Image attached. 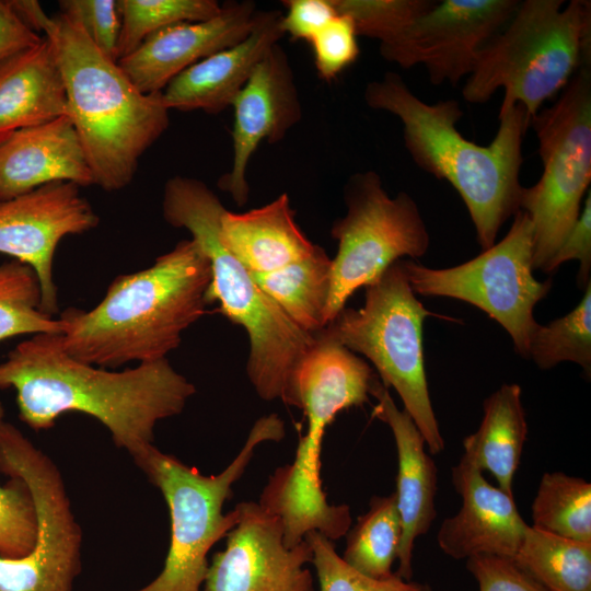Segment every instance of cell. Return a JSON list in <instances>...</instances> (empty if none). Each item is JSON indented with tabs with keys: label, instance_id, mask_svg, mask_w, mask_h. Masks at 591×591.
Returning a JSON list of instances; mask_svg holds the SVG:
<instances>
[{
	"label": "cell",
	"instance_id": "6da1fadb",
	"mask_svg": "<svg viewBox=\"0 0 591 591\" xmlns=\"http://www.w3.org/2000/svg\"><path fill=\"white\" fill-rule=\"evenodd\" d=\"M14 389L20 419L35 431L54 427L66 413L100 421L132 460L154 447L159 421L181 414L196 393L167 358L123 371L68 355L60 334H36L0 362V390Z\"/></svg>",
	"mask_w": 591,
	"mask_h": 591
},
{
	"label": "cell",
	"instance_id": "7a4b0ae2",
	"mask_svg": "<svg viewBox=\"0 0 591 591\" xmlns=\"http://www.w3.org/2000/svg\"><path fill=\"white\" fill-rule=\"evenodd\" d=\"M363 97L372 109L399 119L405 148L416 165L459 193L482 250L493 246L503 223L520 210L522 142L530 127L522 105L501 103L497 132L490 143L480 146L459 131L463 112L457 101L428 104L395 72L369 82Z\"/></svg>",
	"mask_w": 591,
	"mask_h": 591
},
{
	"label": "cell",
	"instance_id": "3957f363",
	"mask_svg": "<svg viewBox=\"0 0 591 591\" xmlns=\"http://www.w3.org/2000/svg\"><path fill=\"white\" fill-rule=\"evenodd\" d=\"M210 281L209 258L193 239L182 240L150 267L117 276L93 309L61 312L62 348L104 369L165 359L206 313Z\"/></svg>",
	"mask_w": 591,
	"mask_h": 591
},
{
	"label": "cell",
	"instance_id": "277c9868",
	"mask_svg": "<svg viewBox=\"0 0 591 591\" xmlns=\"http://www.w3.org/2000/svg\"><path fill=\"white\" fill-rule=\"evenodd\" d=\"M227 209L200 179L176 175L163 188L162 215L174 228H184L211 266L207 302L248 336V380L267 402H287L294 372L315 335L299 328L253 280L251 273L227 248L221 218Z\"/></svg>",
	"mask_w": 591,
	"mask_h": 591
},
{
	"label": "cell",
	"instance_id": "5b68a950",
	"mask_svg": "<svg viewBox=\"0 0 591 591\" xmlns=\"http://www.w3.org/2000/svg\"><path fill=\"white\" fill-rule=\"evenodd\" d=\"M54 47L71 118L95 185L115 192L128 186L142 154L170 124L162 92L146 94L116 61L103 55L62 13L44 36Z\"/></svg>",
	"mask_w": 591,
	"mask_h": 591
},
{
	"label": "cell",
	"instance_id": "8992f818",
	"mask_svg": "<svg viewBox=\"0 0 591 591\" xmlns=\"http://www.w3.org/2000/svg\"><path fill=\"white\" fill-rule=\"evenodd\" d=\"M525 0L480 49L462 95L486 103L499 89L502 103L522 105L530 119L590 63L591 4L586 0Z\"/></svg>",
	"mask_w": 591,
	"mask_h": 591
},
{
	"label": "cell",
	"instance_id": "52a82bcc",
	"mask_svg": "<svg viewBox=\"0 0 591 591\" xmlns=\"http://www.w3.org/2000/svg\"><path fill=\"white\" fill-rule=\"evenodd\" d=\"M283 437L285 425L279 416L259 418L232 462L219 474L209 476L155 445L134 460L161 491L171 521L170 546L161 572L134 591H204L208 553L227 537L239 519L236 508L225 514L222 511L233 495L232 486L244 474L260 443Z\"/></svg>",
	"mask_w": 591,
	"mask_h": 591
},
{
	"label": "cell",
	"instance_id": "ba28073f",
	"mask_svg": "<svg viewBox=\"0 0 591 591\" xmlns=\"http://www.w3.org/2000/svg\"><path fill=\"white\" fill-rule=\"evenodd\" d=\"M429 315L409 285L404 260L398 259L366 287L361 308L345 306L325 329L371 361L383 385L401 397L430 454H439L444 440L429 395L422 345V325Z\"/></svg>",
	"mask_w": 591,
	"mask_h": 591
},
{
	"label": "cell",
	"instance_id": "9c48e42d",
	"mask_svg": "<svg viewBox=\"0 0 591 591\" xmlns=\"http://www.w3.org/2000/svg\"><path fill=\"white\" fill-rule=\"evenodd\" d=\"M543 171L523 187L520 210L533 227V268L544 270L580 216L591 182V71L579 68L559 99L531 119Z\"/></svg>",
	"mask_w": 591,
	"mask_h": 591
},
{
	"label": "cell",
	"instance_id": "30bf717a",
	"mask_svg": "<svg viewBox=\"0 0 591 591\" xmlns=\"http://www.w3.org/2000/svg\"><path fill=\"white\" fill-rule=\"evenodd\" d=\"M346 213L331 229L337 241L332 259L326 326L362 287L378 280L396 260L417 259L430 237L416 201L405 192L391 197L374 171L352 174L344 187Z\"/></svg>",
	"mask_w": 591,
	"mask_h": 591
},
{
	"label": "cell",
	"instance_id": "8fae6325",
	"mask_svg": "<svg viewBox=\"0 0 591 591\" xmlns=\"http://www.w3.org/2000/svg\"><path fill=\"white\" fill-rule=\"evenodd\" d=\"M415 294L448 297L467 302L499 323L515 351L529 359L530 339L537 327L533 311L552 288V280L533 275V227L518 210L508 233L478 256L454 267L433 269L403 259Z\"/></svg>",
	"mask_w": 591,
	"mask_h": 591
},
{
	"label": "cell",
	"instance_id": "7c38bea8",
	"mask_svg": "<svg viewBox=\"0 0 591 591\" xmlns=\"http://www.w3.org/2000/svg\"><path fill=\"white\" fill-rule=\"evenodd\" d=\"M0 473L27 484L37 513L32 552L20 558L0 556V591H72L82 569V530L59 468L5 421L0 430Z\"/></svg>",
	"mask_w": 591,
	"mask_h": 591
},
{
	"label": "cell",
	"instance_id": "4fadbf2b",
	"mask_svg": "<svg viewBox=\"0 0 591 591\" xmlns=\"http://www.w3.org/2000/svg\"><path fill=\"white\" fill-rule=\"evenodd\" d=\"M520 1H434L393 40L380 44L383 59L408 69L425 67L434 85H456L480 49L507 24Z\"/></svg>",
	"mask_w": 591,
	"mask_h": 591
},
{
	"label": "cell",
	"instance_id": "5bb4252c",
	"mask_svg": "<svg viewBox=\"0 0 591 591\" xmlns=\"http://www.w3.org/2000/svg\"><path fill=\"white\" fill-rule=\"evenodd\" d=\"M376 380L372 368L325 328L315 334L294 372L286 403L301 409L306 419V431L289 464L296 477L305 482L321 478L326 428L340 412L369 403Z\"/></svg>",
	"mask_w": 591,
	"mask_h": 591
},
{
	"label": "cell",
	"instance_id": "9a60e30c",
	"mask_svg": "<svg viewBox=\"0 0 591 591\" xmlns=\"http://www.w3.org/2000/svg\"><path fill=\"white\" fill-rule=\"evenodd\" d=\"M235 508L237 522L224 548L212 556L204 591H314L306 540L289 548L276 515L254 501Z\"/></svg>",
	"mask_w": 591,
	"mask_h": 591
},
{
	"label": "cell",
	"instance_id": "2e32d148",
	"mask_svg": "<svg viewBox=\"0 0 591 591\" xmlns=\"http://www.w3.org/2000/svg\"><path fill=\"white\" fill-rule=\"evenodd\" d=\"M91 204L70 182H54L9 200L0 201V253L13 257L36 274L42 311L59 310L53 276L54 256L67 235L82 234L99 224Z\"/></svg>",
	"mask_w": 591,
	"mask_h": 591
},
{
	"label": "cell",
	"instance_id": "e0dca14e",
	"mask_svg": "<svg viewBox=\"0 0 591 591\" xmlns=\"http://www.w3.org/2000/svg\"><path fill=\"white\" fill-rule=\"evenodd\" d=\"M232 166L218 181L237 205L248 199L247 165L258 146L281 141L302 117L289 57L277 43L256 65L232 102Z\"/></svg>",
	"mask_w": 591,
	"mask_h": 591
},
{
	"label": "cell",
	"instance_id": "ac0fdd59",
	"mask_svg": "<svg viewBox=\"0 0 591 591\" xmlns=\"http://www.w3.org/2000/svg\"><path fill=\"white\" fill-rule=\"evenodd\" d=\"M256 12L251 0L227 1L209 20L182 22L151 34L117 63L141 92H162L190 66L245 38Z\"/></svg>",
	"mask_w": 591,
	"mask_h": 591
},
{
	"label": "cell",
	"instance_id": "d6986e66",
	"mask_svg": "<svg viewBox=\"0 0 591 591\" xmlns=\"http://www.w3.org/2000/svg\"><path fill=\"white\" fill-rule=\"evenodd\" d=\"M452 483L462 505L456 514L441 523L437 535L440 549L456 560L477 555L513 558L529 525L514 497L489 484L463 457L452 467Z\"/></svg>",
	"mask_w": 591,
	"mask_h": 591
},
{
	"label": "cell",
	"instance_id": "ffe728a7",
	"mask_svg": "<svg viewBox=\"0 0 591 591\" xmlns=\"http://www.w3.org/2000/svg\"><path fill=\"white\" fill-rule=\"evenodd\" d=\"M371 396L376 399L373 416L385 422L392 433L397 452L396 505L402 523L398 551L399 578H413V553L416 540L431 528L436 517L438 468L426 452V442L409 415L398 409L389 389L375 381Z\"/></svg>",
	"mask_w": 591,
	"mask_h": 591
},
{
	"label": "cell",
	"instance_id": "44dd1931",
	"mask_svg": "<svg viewBox=\"0 0 591 591\" xmlns=\"http://www.w3.org/2000/svg\"><path fill=\"white\" fill-rule=\"evenodd\" d=\"M54 182L95 185L69 116L16 130L0 141V201Z\"/></svg>",
	"mask_w": 591,
	"mask_h": 591
},
{
	"label": "cell",
	"instance_id": "7402d4cb",
	"mask_svg": "<svg viewBox=\"0 0 591 591\" xmlns=\"http://www.w3.org/2000/svg\"><path fill=\"white\" fill-rule=\"evenodd\" d=\"M279 11H257L250 34L176 76L162 91L169 109L218 114L232 105L266 51L285 35Z\"/></svg>",
	"mask_w": 591,
	"mask_h": 591
},
{
	"label": "cell",
	"instance_id": "603a6c76",
	"mask_svg": "<svg viewBox=\"0 0 591 591\" xmlns=\"http://www.w3.org/2000/svg\"><path fill=\"white\" fill-rule=\"evenodd\" d=\"M69 116L67 93L51 42L0 63V141L10 134Z\"/></svg>",
	"mask_w": 591,
	"mask_h": 591
},
{
	"label": "cell",
	"instance_id": "cb8c5ba5",
	"mask_svg": "<svg viewBox=\"0 0 591 591\" xmlns=\"http://www.w3.org/2000/svg\"><path fill=\"white\" fill-rule=\"evenodd\" d=\"M221 237L251 273H268L310 256L316 248L294 219L287 193L269 204L236 213L225 210Z\"/></svg>",
	"mask_w": 591,
	"mask_h": 591
},
{
	"label": "cell",
	"instance_id": "d4e9b609",
	"mask_svg": "<svg viewBox=\"0 0 591 591\" xmlns=\"http://www.w3.org/2000/svg\"><path fill=\"white\" fill-rule=\"evenodd\" d=\"M478 429L463 440V459L496 478L513 496L512 482L528 436L525 412L518 384H502L483 403Z\"/></svg>",
	"mask_w": 591,
	"mask_h": 591
},
{
	"label": "cell",
	"instance_id": "484cf974",
	"mask_svg": "<svg viewBox=\"0 0 591 591\" xmlns=\"http://www.w3.org/2000/svg\"><path fill=\"white\" fill-rule=\"evenodd\" d=\"M251 275L299 328L315 335L326 327L332 259L323 247L317 245L310 256L279 269Z\"/></svg>",
	"mask_w": 591,
	"mask_h": 591
},
{
	"label": "cell",
	"instance_id": "4316f807",
	"mask_svg": "<svg viewBox=\"0 0 591 591\" xmlns=\"http://www.w3.org/2000/svg\"><path fill=\"white\" fill-rule=\"evenodd\" d=\"M513 559L547 591H591V543L528 525Z\"/></svg>",
	"mask_w": 591,
	"mask_h": 591
},
{
	"label": "cell",
	"instance_id": "83f0119b",
	"mask_svg": "<svg viewBox=\"0 0 591 591\" xmlns=\"http://www.w3.org/2000/svg\"><path fill=\"white\" fill-rule=\"evenodd\" d=\"M341 558L358 572L373 579H389L398 558L402 523L395 493L374 496L369 509L346 533Z\"/></svg>",
	"mask_w": 591,
	"mask_h": 591
},
{
	"label": "cell",
	"instance_id": "f1b7e54d",
	"mask_svg": "<svg viewBox=\"0 0 591 591\" xmlns=\"http://www.w3.org/2000/svg\"><path fill=\"white\" fill-rule=\"evenodd\" d=\"M533 528L591 543V484L563 472L543 474L532 502Z\"/></svg>",
	"mask_w": 591,
	"mask_h": 591
},
{
	"label": "cell",
	"instance_id": "f546056e",
	"mask_svg": "<svg viewBox=\"0 0 591 591\" xmlns=\"http://www.w3.org/2000/svg\"><path fill=\"white\" fill-rule=\"evenodd\" d=\"M40 304L35 271L15 259L0 264V341L18 335L62 334L65 322L45 314Z\"/></svg>",
	"mask_w": 591,
	"mask_h": 591
},
{
	"label": "cell",
	"instance_id": "4dcf8cb0",
	"mask_svg": "<svg viewBox=\"0 0 591 591\" xmlns=\"http://www.w3.org/2000/svg\"><path fill=\"white\" fill-rule=\"evenodd\" d=\"M529 359L541 369H551L559 362L571 361L580 364L590 376L591 281L573 310L546 325H537L530 339Z\"/></svg>",
	"mask_w": 591,
	"mask_h": 591
},
{
	"label": "cell",
	"instance_id": "1f68e13d",
	"mask_svg": "<svg viewBox=\"0 0 591 591\" xmlns=\"http://www.w3.org/2000/svg\"><path fill=\"white\" fill-rule=\"evenodd\" d=\"M117 4L121 19L118 60L164 27L209 20L221 10L216 0H117Z\"/></svg>",
	"mask_w": 591,
	"mask_h": 591
},
{
	"label": "cell",
	"instance_id": "d6a6232c",
	"mask_svg": "<svg viewBox=\"0 0 591 591\" xmlns=\"http://www.w3.org/2000/svg\"><path fill=\"white\" fill-rule=\"evenodd\" d=\"M304 538L312 549L311 564L320 591H432L428 584L406 581L395 573L389 579H373L358 572L337 554L333 541L320 532H309Z\"/></svg>",
	"mask_w": 591,
	"mask_h": 591
},
{
	"label": "cell",
	"instance_id": "836d02e7",
	"mask_svg": "<svg viewBox=\"0 0 591 591\" xmlns=\"http://www.w3.org/2000/svg\"><path fill=\"white\" fill-rule=\"evenodd\" d=\"M336 13L349 16L358 36L385 44L396 38L434 3L433 0H331Z\"/></svg>",
	"mask_w": 591,
	"mask_h": 591
},
{
	"label": "cell",
	"instance_id": "e575fe53",
	"mask_svg": "<svg viewBox=\"0 0 591 591\" xmlns=\"http://www.w3.org/2000/svg\"><path fill=\"white\" fill-rule=\"evenodd\" d=\"M37 538V513L27 484L9 477L0 486V556L20 558L27 555Z\"/></svg>",
	"mask_w": 591,
	"mask_h": 591
},
{
	"label": "cell",
	"instance_id": "d590c367",
	"mask_svg": "<svg viewBox=\"0 0 591 591\" xmlns=\"http://www.w3.org/2000/svg\"><path fill=\"white\" fill-rule=\"evenodd\" d=\"M59 7L103 55L117 62L121 26L117 0H60Z\"/></svg>",
	"mask_w": 591,
	"mask_h": 591
},
{
	"label": "cell",
	"instance_id": "8d00e7d4",
	"mask_svg": "<svg viewBox=\"0 0 591 591\" xmlns=\"http://www.w3.org/2000/svg\"><path fill=\"white\" fill-rule=\"evenodd\" d=\"M358 35L351 19L336 14L310 40L318 77L332 81L359 56Z\"/></svg>",
	"mask_w": 591,
	"mask_h": 591
},
{
	"label": "cell",
	"instance_id": "74e56055",
	"mask_svg": "<svg viewBox=\"0 0 591 591\" xmlns=\"http://www.w3.org/2000/svg\"><path fill=\"white\" fill-rule=\"evenodd\" d=\"M466 569L479 591H547L511 557L477 555L466 559Z\"/></svg>",
	"mask_w": 591,
	"mask_h": 591
},
{
	"label": "cell",
	"instance_id": "f35d334b",
	"mask_svg": "<svg viewBox=\"0 0 591 591\" xmlns=\"http://www.w3.org/2000/svg\"><path fill=\"white\" fill-rule=\"evenodd\" d=\"M576 259L580 263L577 285L586 289L591 273V193H587L580 216L543 271L552 274L563 263Z\"/></svg>",
	"mask_w": 591,
	"mask_h": 591
},
{
	"label": "cell",
	"instance_id": "ab89813d",
	"mask_svg": "<svg viewBox=\"0 0 591 591\" xmlns=\"http://www.w3.org/2000/svg\"><path fill=\"white\" fill-rule=\"evenodd\" d=\"M281 30L294 40L310 43L337 13L331 0H287Z\"/></svg>",
	"mask_w": 591,
	"mask_h": 591
},
{
	"label": "cell",
	"instance_id": "60d3db41",
	"mask_svg": "<svg viewBox=\"0 0 591 591\" xmlns=\"http://www.w3.org/2000/svg\"><path fill=\"white\" fill-rule=\"evenodd\" d=\"M43 36L30 30L9 1L0 0V63L36 46Z\"/></svg>",
	"mask_w": 591,
	"mask_h": 591
},
{
	"label": "cell",
	"instance_id": "b9f144b4",
	"mask_svg": "<svg viewBox=\"0 0 591 591\" xmlns=\"http://www.w3.org/2000/svg\"><path fill=\"white\" fill-rule=\"evenodd\" d=\"M12 9L22 22L39 36H45L53 24L42 5L36 0H10Z\"/></svg>",
	"mask_w": 591,
	"mask_h": 591
},
{
	"label": "cell",
	"instance_id": "7bdbcfd3",
	"mask_svg": "<svg viewBox=\"0 0 591 591\" xmlns=\"http://www.w3.org/2000/svg\"><path fill=\"white\" fill-rule=\"evenodd\" d=\"M4 416H5V410H4L3 404L0 402V430L3 424L5 422Z\"/></svg>",
	"mask_w": 591,
	"mask_h": 591
}]
</instances>
